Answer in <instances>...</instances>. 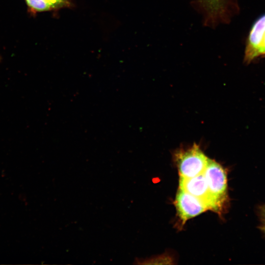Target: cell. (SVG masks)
Here are the masks:
<instances>
[{"instance_id": "6da1fadb", "label": "cell", "mask_w": 265, "mask_h": 265, "mask_svg": "<svg viewBox=\"0 0 265 265\" xmlns=\"http://www.w3.org/2000/svg\"><path fill=\"white\" fill-rule=\"evenodd\" d=\"M209 159L196 143L186 148H180L174 154L180 176L184 178H191L202 174Z\"/></svg>"}, {"instance_id": "7a4b0ae2", "label": "cell", "mask_w": 265, "mask_h": 265, "mask_svg": "<svg viewBox=\"0 0 265 265\" xmlns=\"http://www.w3.org/2000/svg\"><path fill=\"white\" fill-rule=\"evenodd\" d=\"M179 188L199 199L209 210L221 211L223 204L211 192L203 173L191 178L180 177Z\"/></svg>"}, {"instance_id": "3957f363", "label": "cell", "mask_w": 265, "mask_h": 265, "mask_svg": "<svg viewBox=\"0 0 265 265\" xmlns=\"http://www.w3.org/2000/svg\"><path fill=\"white\" fill-rule=\"evenodd\" d=\"M212 193L222 204L227 198V178L223 167L213 159H209L203 173Z\"/></svg>"}, {"instance_id": "277c9868", "label": "cell", "mask_w": 265, "mask_h": 265, "mask_svg": "<svg viewBox=\"0 0 265 265\" xmlns=\"http://www.w3.org/2000/svg\"><path fill=\"white\" fill-rule=\"evenodd\" d=\"M265 55V14L253 24L247 37L244 61L250 63L258 57Z\"/></svg>"}, {"instance_id": "5b68a950", "label": "cell", "mask_w": 265, "mask_h": 265, "mask_svg": "<svg viewBox=\"0 0 265 265\" xmlns=\"http://www.w3.org/2000/svg\"><path fill=\"white\" fill-rule=\"evenodd\" d=\"M174 204L183 224L188 219L209 210L208 207L199 199L179 188Z\"/></svg>"}, {"instance_id": "8992f818", "label": "cell", "mask_w": 265, "mask_h": 265, "mask_svg": "<svg viewBox=\"0 0 265 265\" xmlns=\"http://www.w3.org/2000/svg\"><path fill=\"white\" fill-rule=\"evenodd\" d=\"M228 1L229 0H196L204 15L206 25L212 26L227 21Z\"/></svg>"}, {"instance_id": "52a82bcc", "label": "cell", "mask_w": 265, "mask_h": 265, "mask_svg": "<svg viewBox=\"0 0 265 265\" xmlns=\"http://www.w3.org/2000/svg\"><path fill=\"white\" fill-rule=\"evenodd\" d=\"M28 7L34 12H43L54 9L47 0H25Z\"/></svg>"}, {"instance_id": "ba28073f", "label": "cell", "mask_w": 265, "mask_h": 265, "mask_svg": "<svg viewBox=\"0 0 265 265\" xmlns=\"http://www.w3.org/2000/svg\"><path fill=\"white\" fill-rule=\"evenodd\" d=\"M53 6L54 9L70 5L68 0H47Z\"/></svg>"}, {"instance_id": "9c48e42d", "label": "cell", "mask_w": 265, "mask_h": 265, "mask_svg": "<svg viewBox=\"0 0 265 265\" xmlns=\"http://www.w3.org/2000/svg\"><path fill=\"white\" fill-rule=\"evenodd\" d=\"M259 217L261 221L260 228L265 234V205L262 206L260 209Z\"/></svg>"}]
</instances>
